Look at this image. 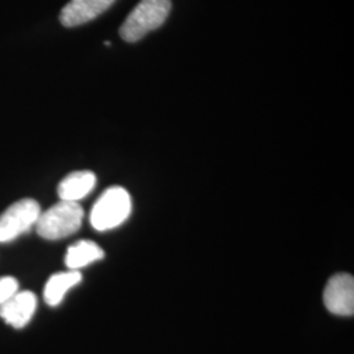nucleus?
I'll list each match as a JSON object with an SVG mask.
<instances>
[{
  "mask_svg": "<svg viewBox=\"0 0 354 354\" xmlns=\"http://www.w3.org/2000/svg\"><path fill=\"white\" fill-rule=\"evenodd\" d=\"M83 207L77 203L59 201L46 212H41L36 222L37 234L46 241H59L82 227Z\"/></svg>",
  "mask_w": 354,
  "mask_h": 354,
  "instance_id": "obj_1",
  "label": "nucleus"
},
{
  "mask_svg": "<svg viewBox=\"0 0 354 354\" xmlns=\"http://www.w3.org/2000/svg\"><path fill=\"white\" fill-rule=\"evenodd\" d=\"M171 8V0H140L120 28L121 37L127 42L140 41L149 32L165 24Z\"/></svg>",
  "mask_w": 354,
  "mask_h": 354,
  "instance_id": "obj_2",
  "label": "nucleus"
},
{
  "mask_svg": "<svg viewBox=\"0 0 354 354\" xmlns=\"http://www.w3.org/2000/svg\"><path fill=\"white\" fill-rule=\"evenodd\" d=\"M131 214V197L122 187H111L93 205L89 221L97 231H108L121 226Z\"/></svg>",
  "mask_w": 354,
  "mask_h": 354,
  "instance_id": "obj_3",
  "label": "nucleus"
},
{
  "mask_svg": "<svg viewBox=\"0 0 354 354\" xmlns=\"http://www.w3.org/2000/svg\"><path fill=\"white\" fill-rule=\"evenodd\" d=\"M41 207L32 198L19 200L0 214V243L12 241L36 226Z\"/></svg>",
  "mask_w": 354,
  "mask_h": 354,
  "instance_id": "obj_4",
  "label": "nucleus"
},
{
  "mask_svg": "<svg viewBox=\"0 0 354 354\" xmlns=\"http://www.w3.org/2000/svg\"><path fill=\"white\" fill-rule=\"evenodd\" d=\"M323 301L329 313L340 317H352L354 314V279L348 273L335 274L329 279Z\"/></svg>",
  "mask_w": 354,
  "mask_h": 354,
  "instance_id": "obj_5",
  "label": "nucleus"
},
{
  "mask_svg": "<svg viewBox=\"0 0 354 354\" xmlns=\"http://www.w3.org/2000/svg\"><path fill=\"white\" fill-rule=\"evenodd\" d=\"M117 0H70L61 11L59 21L66 28L83 26L108 11Z\"/></svg>",
  "mask_w": 354,
  "mask_h": 354,
  "instance_id": "obj_6",
  "label": "nucleus"
},
{
  "mask_svg": "<svg viewBox=\"0 0 354 354\" xmlns=\"http://www.w3.org/2000/svg\"><path fill=\"white\" fill-rule=\"evenodd\" d=\"M37 307V297L32 291H17L0 306V317L13 328H24Z\"/></svg>",
  "mask_w": 354,
  "mask_h": 354,
  "instance_id": "obj_7",
  "label": "nucleus"
},
{
  "mask_svg": "<svg viewBox=\"0 0 354 354\" xmlns=\"http://www.w3.org/2000/svg\"><path fill=\"white\" fill-rule=\"evenodd\" d=\"M96 175L91 171H76L64 177L58 185V196L61 201L77 203L88 196L96 187Z\"/></svg>",
  "mask_w": 354,
  "mask_h": 354,
  "instance_id": "obj_8",
  "label": "nucleus"
},
{
  "mask_svg": "<svg viewBox=\"0 0 354 354\" xmlns=\"http://www.w3.org/2000/svg\"><path fill=\"white\" fill-rule=\"evenodd\" d=\"M82 281V274L79 270H68L53 274L48 279L44 289V299L45 302L54 307L64 301L66 292L71 288L76 286Z\"/></svg>",
  "mask_w": 354,
  "mask_h": 354,
  "instance_id": "obj_9",
  "label": "nucleus"
},
{
  "mask_svg": "<svg viewBox=\"0 0 354 354\" xmlns=\"http://www.w3.org/2000/svg\"><path fill=\"white\" fill-rule=\"evenodd\" d=\"M105 252L91 241H80L68 247L66 253V266L70 270H79L80 268L89 266L91 263L104 259Z\"/></svg>",
  "mask_w": 354,
  "mask_h": 354,
  "instance_id": "obj_10",
  "label": "nucleus"
},
{
  "mask_svg": "<svg viewBox=\"0 0 354 354\" xmlns=\"http://www.w3.org/2000/svg\"><path fill=\"white\" fill-rule=\"evenodd\" d=\"M19 291L17 279L6 276L0 279V306L6 304L12 295Z\"/></svg>",
  "mask_w": 354,
  "mask_h": 354,
  "instance_id": "obj_11",
  "label": "nucleus"
}]
</instances>
